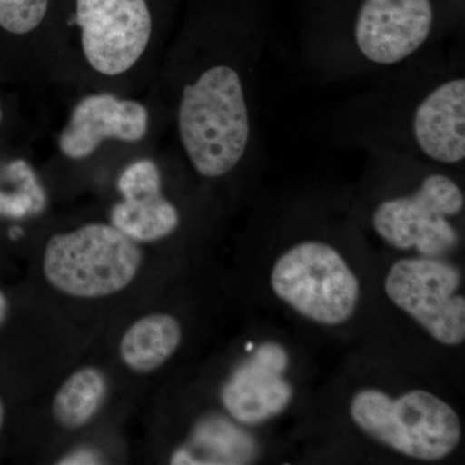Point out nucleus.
Listing matches in <instances>:
<instances>
[{
	"instance_id": "f257e3e1",
	"label": "nucleus",
	"mask_w": 465,
	"mask_h": 465,
	"mask_svg": "<svg viewBox=\"0 0 465 465\" xmlns=\"http://www.w3.org/2000/svg\"><path fill=\"white\" fill-rule=\"evenodd\" d=\"M262 47L259 36L223 30H183L168 43L148 94L201 179H226L256 150Z\"/></svg>"
},
{
	"instance_id": "f03ea898",
	"label": "nucleus",
	"mask_w": 465,
	"mask_h": 465,
	"mask_svg": "<svg viewBox=\"0 0 465 465\" xmlns=\"http://www.w3.org/2000/svg\"><path fill=\"white\" fill-rule=\"evenodd\" d=\"M73 96L65 122L54 137L58 157L69 163L124 159L159 145L167 131L166 116L152 94L84 91Z\"/></svg>"
},
{
	"instance_id": "7ed1b4c3",
	"label": "nucleus",
	"mask_w": 465,
	"mask_h": 465,
	"mask_svg": "<svg viewBox=\"0 0 465 465\" xmlns=\"http://www.w3.org/2000/svg\"><path fill=\"white\" fill-rule=\"evenodd\" d=\"M143 262L140 243L109 222H91L52 235L43 255V273L65 295L99 299L130 286Z\"/></svg>"
},
{
	"instance_id": "20e7f679",
	"label": "nucleus",
	"mask_w": 465,
	"mask_h": 465,
	"mask_svg": "<svg viewBox=\"0 0 465 465\" xmlns=\"http://www.w3.org/2000/svg\"><path fill=\"white\" fill-rule=\"evenodd\" d=\"M432 0H362L348 30L321 67L331 72L407 65L432 39Z\"/></svg>"
},
{
	"instance_id": "39448f33",
	"label": "nucleus",
	"mask_w": 465,
	"mask_h": 465,
	"mask_svg": "<svg viewBox=\"0 0 465 465\" xmlns=\"http://www.w3.org/2000/svg\"><path fill=\"white\" fill-rule=\"evenodd\" d=\"M351 415L370 437L419 460H442L461 439L455 410L427 391L391 399L381 391L363 390L351 400Z\"/></svg>"
},
{
	"instance_id": "423d86ee",
	"label": "nucleus",
	"mask_w": 465,
	"mask_h": 465,
	"mask_svg": "<svg viewBox=\"0 0 465 465\" xmlns=\"http://www.w3.org/2000/svg\"><path fill=\"white\" fill-rule=\"evenodd\" d=\"M271 283L275 295L299 314L327 326L347 322L360 300L356 274L326 242H300L283 252Z\"/></svg>"
},
{
	"instance_id": "0eeeda50",
	"label": "nucleus",
	"mask_w": 465,
	"mask_h": 465,
	"mask_svg": "<svg viewBox=\"0 0 465 465\" xmlns=\"http://www.w3.org/2000/svg\"><path fill=\"white\" fill-rule=\"evenodd\" d=\"M463 189L449 174L432 171L407 194L376 204L371 224L385 243L397 250H416L439 258L454 250L460 237L452 219L464 211Z\"/></svg>"
},
{
	"instance_id": "6e6552de",
	"label": "nucleus",
	"mask_w": 465,
	"mask_h": 465,
	"mask_svg": "<svg viewBox=\"0 0 465 465\" xmlns=\"http://www.w3.org/2000/svg\"><path fill=\"white\" fill-rule=\"evenodd\" d=\"M402 110L388 149L439 164L458 166L465 161V78L450 74L434 79L411 94Z\"/></svg>"
},
{
	"instance_id": "1a4fd4ad",
	"label": "nucleus",
	"mask_w": 465,
	"mask_h": 465,
	"mask_svg": "<svg viewBox=\"0 0 465 465\" xmlns=\"http://www.w3.org/2000/svg\"><path fill=\"white\" fill-rule=\"evenodd\" d=\"M461 274L437 258L401 259L385 278L388 298L432 338L445 345L465 341V299L458 295Z\"/></svg>"
},
{
	"instance_id": "9d476101",
	"label": "nucleus",
	"mask_w": 465,
	"mask_h": 465,
	"mask_svg": "<svg viewBox=\"0 0 465 465\" xmlns=\"http://www.w3.org/2000/svg\"><path fill=\"white\" fill-rule=\"evenodd\" d=\"M159 145L128 155L115 179L119 200L109 211V223L137 243L171 237L182 225V213L164 194Z\"/></svg>"
},
{
	"instance_id": "9b49d317",
	"label": "nucleus",
	"mask_w": 465,
	"mask_h": 465,
	"mask_svg": "<svg viewBox=\"0 0 465 465\" xmlns=\"http://www.w3.org/2000/svg\"><path fill=\"white\" fill-rule=\"evenodd\" d=\"M286 349L277 342L260 345L225 382L222 400L232 418L244 424L269 420L289 406L292 387L283 378Z\"/></svg>"
},
{
	"instance_id": "f8f14e48",
	"label": "nucleus",
	"mask_w": 465,
	"mask_h": 465,
	"mask_svg": "<svg viewBox=\"0 0 465 465\" xmlns=\"http://www.w3.org/2000/svg\"><path fill=\"white\" fill-rule=\"evenodd\" d=\"M54 0H0V30L24 47L27 78L63 91L64 33L52 20Z\"/></svg>"
},
{
	"instance_id": "ddd939ff",
	"label": "nucleus",
	"mask_w": 465,
	"mask_h": 465,
	"mask_svg": "<svg viewBox=\"0 0 465 465\" xmlns=\"http://www.w3.org/2000/svg\"><path fill=\"white\" fill-rule=\"evenodd\" d=\"M182 324L171 314L140 318L124 332L119 345L122 361L137 374H149L164 365L182 344Z\"/></svg>"
},
{
	"instance_id": "4468645a",
	"label": "nucleus",
	"mask_w": 465,
	"mask_h": 465,
	"mask_svg": "<svg viewBox=\"0 0 465 465\" xmlns=\"http://www.w3.org/2000/svg\"><path fill=\"white\" fill-rule=\"evenodd\" d=\"M108 379L97 367L78 370L64 381L52 402V415L66 430H81L97 415L108 397Z\"/></svg>"
},
{
	"instance_id": "2eb2a0df",
	"label": "nucleus",
	"mask_w": 465,
	"mask_h": 465,
	"mask_svg": "<svg viewBox=\"0 0 465 465\" xmlns=\"http://www.w3.org/2000/svg\"><path fill=\"white\" fill-rule=\"evenodd\" d=\"M47 206L45 183L27 159H11L0 166V217L32 219Z\"/></svg>"
},
{
	"instance_id": "dca6fc26",
	"label": "nucleus",
	"mask_w": 465,
	"mask_h": 465,
	"mask_svg": "<svg viewBox=\"0 0 465 465\" xmlns=\"http://www.w3.org/2000/svg\"><path fill=\"white\" fill-rule=\"evenodd\" d=\"M194 446L203 452L197 464L249 463L256 452L252 439L225 420H210L195 432Z\"/></svg>"
},
{
	"instance_id": "f3484780",
	"label": "nucleus",
	"mask_w": 465,
	"mask_h": 465,
	"mask_svg": "<svg viewBox=\"0 0 465 465\" xmlns=\"http://www.w3.org/2000/svg\"><path fill=\"white\" fill-rule=\"evenodd\" d=\"M9 313V302L5 293L0 290V326L7 321Z\"/></svg>"
},
{
	"instance_id": "a211bd4d",
	"label": "nucleus",
	"mask_w": 465,
	"mask_h": 465,
	"mask_svg": "<svg viewBox=\"0 0 465 465\" xmlns=\"http://www.w3.org/2000/svg\"><path fill=\"white\" fill-rule=\"evenodd\" d=\"M5 403H3L2 399H0V430H2L3 425H5Z\"/></svg>"
},
{
	"instance_id": "6ab92c4d",
	"label": "nucleus",
	"mask_w": 465,
	"mask_h": 465,
	"mask_svg": "<svg viewBox=\"0 0 465 465\" xmlns=\"http://www.w3.org/2000/svg\"><path fill=\"white\" fill-rule=\"evenodd\" d=\"M3 118H5V110H3L2 101H0V124H2Z\"/></svg>"
}]
</instances>
